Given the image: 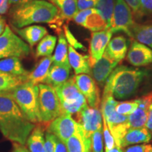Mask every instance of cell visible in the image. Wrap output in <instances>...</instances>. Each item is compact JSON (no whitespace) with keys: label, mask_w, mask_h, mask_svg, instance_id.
Here are the masks:
<instances>
[{"label":"cell","mask_w":152,"mask_h":152,"mask_svg":"<svg viewBox=\"0 0 152 152\" xmlns=\"http://www.w3.org/2000/svg\"><path fill=\"white\" fill-rule=\"evenodd\" d=\"M58 44L54 55L52 56V60L54 64L62 65L71 67L68 61V42L64 35V32H58Z\"/></svg>","instance_id":"484cf974"},{"label":"cell","mask_w":152,"mask_h":152,"mask_svg":"<svg viewBox=\"0 0 152 152\" xmlns=\"http://www.w3.org/2000/svg\"><path fill=\"white\" fill-rule=\"evenodd\" d=\"M30 53L29 45L6 25L4 30L0 35V58L9 57L23 58Z\"/></svg>","instance_id":"52a82bcc"},{"label":"cell","mask_w":152,"mask_h":152,"mask_svg":"<svg viewBox=\"0 0 152 152\" xmlns=\"http://www.w3.org/2000/svg\"><path fill=\"white\" fill-rule=\"evenodd\" d=\"M8 94L12 97L30 122L34 124L41 123L38 104V85L26 81L15 87Z\"/></svg>","instance_id":"277c9868"},{"label":"cell","mask_w":152,"mask_h":152,"mask_svg":"<svg viewBox=\"0 0 152 152\" xmlns=\"http://www.w3.org/2000/svg\"><path fill=\"white\" fill-rule=\"evenodd\" d=\"M102 118H103V122H102L103 129L102 130H103L104 141L105 143V151H108V150L111 149L115 145V143L113 137L110 132L109 128H108L106 119L103 116H102Z\"/></svg>","instance_id":"d590c367"},{"label":"cell","mask_w":152,"mask_h":152,"mask_svg":"<svg viewBox=\"0 0 152 152\" xmlns=\"http://www.w3.org/2000/svg\"><path fill=\"white\" fill-rule=\"evenodd\" d=\"M132 38L152 49V22L146 23H134L131 29Z\"/></svg>","instance_id":"d4e9b609"},{"label":"cell","mask_w":152,"mask_h":152,"mask_svg":"<svg viewBox=\"0 0 152 152\" xmlns=\"http://www.w3.org/2000/svg\"><path fill=\"white\" fill-rule=\"evenodd\" d=\"M6 27V23L4 18L2 16H0V35L3 33Z\"/></svg>","instance_id":"bcb514c9"},{"label":"cell","mask_w":152,"mask_h":152,"mask_svg":"<svg viewBox=\"0 0 152 152\" xmlns=\"http://www.w3.org/2000/svg\"><path fill=\"white\" fill-rule=\"evenodd\" d=\"M142 14L144 16H152V0H140Z\"/></svg>","instance_id":"ab89813d"},{"label":"cell","mask_w":152,"mask_h":152,"mask_svg":"<svg viewBox=\"0 0 152 152\" xmlns=\"http://www.w3.org/2000/svg\"><path fill=\"white\" fill-rule=\"evenodd\" d=\"M9 20L14 28H22L35 23L61 25L64 20L58 9L46 0H31L27 3L13 7Z\"/></svg>","instance_id":"7a4b0ae2"},{"label":"cell","mask_w":152,"mask_h":152,"mask_svg":"<svg viewBox=\"0 0 152 152\" xmlns=\"http://www.w3.org/2000/svg\"><path fill=\"white\" fill-rule=\"evenodd\" d=\"M68 61L77 75L90 73L91 67L89 56L80 54L70 45L68 46Z\"/></svg>","instance_id":"d6986e66"},{"label":"cell","mask_w":152,"mask_h":152,"mask_svg":"<svg viewBox=\"0 0 152 152\" xmlns=\"http://www.w3.org/2000/svg\"><path fill=\"white\" fill-rule=\"evenodd\" d=\"M30 1H31V0H9V6L12 5L13 7H16V6L27 3Z\"/></svg>","instance_id":"f6af8a7d"},{"label":"cell","mask_w":152,"mask_h":152,"mask_svg":"<svg viewBox=\"0 0 152 152\" xmlns=\"http://www.w3.org/2000/svg\"><path fill=\"white\" fill-rule=\"evenodd\" d=\"M27 80L26 76H13L8 74L0 73V95L8 94L15 87Z\"/></svg>","instance_id":"f1b7e54d"},{"label":"cell","mask_w":152,"mask_h":152,"mask_svg":"<svg viewBox=\"0 0 152 152\" xmlns=\"http://www.w3.org/2000/svg\"><path fill=\"white\" fill-rule=\"evenodd\" d=\"M112 32L109 28L100 31L92 32L90 42V67L103 56L107 45L111 39Z\"/></svg>","instance_id":"7c38bea8"},{"label":"cell","mask_w":152,"mask_h":152,"mask_svg":"<svg viewBox=\"0 0 152 152\" xmlns=\"http://www.w3.org/2000/svg\"><path fill=\"white\" fill-rule=\"evenodd\" d=\"M9 9V0H0V16L6 14Z\"/></svg>","instance_id":"b9f144b4"},{"label":"cell","mask_w":152,"mask_h":152,"mask_svg":"<svg viewBox=\"0 0 152 152\" xmlns=\"http://www.w3.org/2000/svg\"><path fill=\"white\" fill-rule=\"evenodd\" d=\"M54 152H68L66 144L61 141L59 139L57 138L56 137L55 138Z\"/></svg>","instance_id":"60d3db41"},{"label":"cell","mask_w":152,"mask_h":152,"mask_svg":"<svg viewBox=\"0 0 152 152\" xmlns=\"http://www.w3.org/2000/svg\"><path fill=\"white\" fill-rule=\"evenodd\" d=\"M35 127L10 95H0V132L4 137L15 143L25 145Z\"/></svg>","instance_id":"6da1fadb"},{"label":"cell","mask_w":152,"mask_h":152,"mask_svg":"<svg viewBox=\"0 0 152 152\" xmlns=\"http://www.w3.org/2000/svg\"><path fill=\"white\" fill-rule=\"evenodd\" d=\"M71 68L68 66L52 64L44 84L50 85L54 88L62 85L69 78Z\"/></svg>","instance_id":"603a6c76"},{"label":"cell","mask_w":152,"mask_h":152,"mask_svg":"<svg viewBox=\"0 0 152 152\" xmlns=\"http://www.w3.org/2000/svg\"><path fill=\"white\" fill-rule=\"evenodd\" d=\"M127 61L135 67L146 66L152 64V49L134 40L127 54Z\"/></svg>","instance_id":"5bb4252c"},{"label":"cell","mask_w":152,"mask_h":152,"mask_svg":"<svg viewBox=\"0 0 152 152\" xmlns=\"http://www.w3.org/2000/svg\"><path fill=\"white\" fill-rule=\"evenodd\" d=\"M75 121L80 125L87 137L102 128V115L99 108H92L88 105L75 114Z\"/></svg>","instance_id":"9c48e42d"},{"label":"cell","mask_w":152,"mask_h":152,"mask_svg":"<svg viewBox=\"0 0 152 152\" xmlns=\"http://www.w3.org/2000/svg\"><path fill=\"white\" fill-rule=\"evenodd\" d=\"M118 64V63L104 52L102 58L91 66L90 73L97 85L101 87L104 86L107 79Z\"/></svg>","instance_id":"4fadbf2b"},{"label":"cell","mask_w":152,"mask_h":152,"mask_svg":"<svg viewBox=\"0 0 152 152\" xmlns=\"http://www.w3.org/2000/svg\"><path fill=\"white\" fill-rule=\"evenodd\" d=\"M52 63L53 60L52 56L43 57L38 62L33 71L28 72L27 80L31 82L35 85L44 84Z\"/></svg>","instance_id":"44dd1931"},{"label":"cell","mask_w":152,"mask_h":152,"mask_svg":"<svg viewBox=\"0 0 152 152\" xmlns=\"http://www.w3.org/2000/svg\"><path fill=\"white\" fill-rule=\"evenodd\" d=\"M63 29H64V35H65L66 41H67V42H68V44H69L70 46H71L75 49H80V50L83 51L87 50L84 45L80 42L75 37V36L73 35V33H72V32L71 31V30L69 29V28H68L67 25H64V27H63Z\"/></svg>","instance_id":"e575fe53"},{"label":"cell","mask_w":152,"mask_h":152,"mask_svg":"<svg viewBox=\"0 0 152 152\" xmlns=\"http://www.w3.org/2000/svg\"><path fill=\"white\" fill-rule=\"evenodd\" d=\"M75 80L76 85L85 96L88 106L92 108L99 107L100 92L94 79L88 74H79L75 76Z\"/></svg>","instance_id":"8fae6325"},{"label":"cell","mask_w":152,"mask_h":152,"mask_svg":"<svg viewBox=\"0 0 152 152\" xmlns=\"http://www.w3.org/2000/svg\"><path fill=\"white\" fill-rule=\"evenodd\" d=\"M13 152H30V151L25 147V145H21V144L16 143L14 144Z\"/></svg>","instance_id":"ee69618b"},{"label":"cell","mask_w":152,"mask_h":152,"mask_svg":"<svg viewBox=\"0 0 152 152\" xmlns=\"http://www.w3.org/2000/svg\"><path fill=\"white\" fill-rule=\"evenodd\" d=\"M15 29L23 40L26 42L30 47H34L37 45L48 33L46 28L38 25H31L22 28Z\"/></svg>","instance_id":"ac0fdd59"},{"label":"cell","mask_w":152,"mask_h":152,"mask_svg":"<svg viewBox=\"0 0 152 152\" xmlns=\"http://www.w3.org/2000/svg\"><path fill=\"white\" fill-rule=\"evenodd\" d=\"M79 126L71 115L62 113L49 123L47 132L52 133L66 144L68 139L77 132Z\"/></svg>","instance_id":"30bf717a"},{"label":"cell","mask_w":152,"mask_h":152,"mask_svg":"<svg viewBox=\"0 0 152 152\" xmlns=\"http://www.w3.org/2000/svg\"><path fill=\"white\" fill-rule=\"evenodd\" d=\"M104 140L102 128L94 132L91 135V151L104 152Z\"/></svg>","instance_id":"836d02e7"},{"label":"cell","mask_w":152,"mask_h":152,"mask_svg":"<svg viewBox=\"0 0 152 152\" xmlns=\"http://www.w3.org/2000/svg\"><path fill=\"white\" fill-rule=\"evenodd\" d=\"M45 133L40 125L34 128L27 140L30 152H45Z\"/></svg>","instance_id":"83f0119b"},{"label":"cell","mask_w":152,"mask_h":152,"mask_svg":"<svg viewBox=\"0 0 152 152\" xmlns=\"http://www.w3.org/2000/svg\"><path fill=\"white\" fill-rule=\"evenodd\" d=\"M138 105V99L126 102H121L118 103L115 107V111L121 115H129L135 111Z\"/></svg>","instance_id":"d6a6232c"},{"label":"cell","mask_w":152,"mask_h":152,"mask_svg":"<svg viewBox=\"0 0 152 152\" xmlns=\"http://www.w3.org/2000/svg\"><path fill=\"white\" fill-rule=\"evenodd\" d=\"M82 26L92 32L100 31V30L108 28L107 24L105 20L94 8L92 9L90 14L86 17L84 23Z\"/></svg>","instance_id":"f546056e"},{"label":"cell","mask_w":152,"mask_h":152,"mask_svg":"<svg viewBox=\"0 0 152 152\" xmlns=\"http://www.w3.org/2000/svg\"><path fill=\"white\" fill-rule=\"evenodd\" d=\"M138 102L139 105L135 111L128 115L129 129L145 127L149 106L152 104V92L138 98Z\"/></svg>","instance_id":"2e32d148"},{"label":"cell","mask_w":152,"mask_h":152,"mask_svg":"<svg viewBox=\"0 0 152 152\" xmlns=\"http://www.w3.org/2000/svg\"><path fill=\"white\" fill-rule=\"evenodd\" d=\"M68 152H92L91 138L87 137L80 125L73 136L66 142Z\"/></svg>","instance_id":"7402d4cb"},{"label":"cell","mask_w":152,"mask_h":152,"mask_svg":"<svg viewBox=\"0 0 152 152\" xmlns=\"http://www.w3.org/2000/svg\"><path fill=\"white\" fill-rule=\"evenodd\" d=\"M54 89L59 99L62 113L75 115L85 106L88 105L85 96L76 85L74 75Z\"/></svg>","instance_id":"5b68a950"},{"label":"cell","mask_w":152,"mask_h":152,"mask_svg":"<svg viewBox=\"0 0 152 152\" xmlns=\"http://www.w3.org/2000/svg\"><path fill=\"white\" fill-rule=\"evenodd\" d=\"M115 0H97L94 9L99 13L107 24L108 28L110 26L111 19L115 5Z\"/></svg>","instance_id":"1f68e13d"},{"label":"cell","mask_w":152,"mask_h":152,"mask_svg":"<svg viewBox=\"0 0 152 152\" xmlns=\"http://www.w3.org/2000/svg\"><path fill=\"white\" fill-rule=\"evenodd\" d=\"M123 1L130 7L134 18L139 19L143 17L140 7V0H123Z\"/></svg>","instance_id":"74e56055"},{"label":"cell","mask_w":152,"mask_h":152,"mask_svg":"<svg viewBox=\"0 0 152 152\" xmlns=\"http://www.w3.org/2000/svg\"><path fill=\"white\" fill-rule=\"evenodd\" d=\"M39 113L40 122L49 123L62 114L59 99L52 86L47 84H39Z\"/></svg>","instance_id":"8992f818"},{"label":"cell","mask_w":152,"mask_h":152,"mask_svg":"<svg viewBox=\"0 0 152 152\" xmlns=\"http://www.w3.org/2000/svg\"><path fill=\"white\" fill-rule=\"evenodd\" d=\"M134 23L133 14L128 5L123 0H115L109 28L112 33L123 32L132 37L131 29Z\"/></svg>","instance_id":"ba28073f"},{"label":"cell","mask_w":152,"mask_h":152,"mask_svg":"<svg viewBox=\"0 0 152 152\" xmlns=\"http://www.w3.org/2000/svg\"><path fill=\"white\" fill-rule=\"evenodd\" d=\"M147 75L145 70L121 66L113 70L104 85L103 95H112L117 99L133 96Z\"/></svg>","instance_id":"3957f363"},{"label":"cell","mask_w":152,"mask_h":152,"mask_svg":"<svg viewBox=\"0 0 152 152\" xmlns=\"http://www.w3.org/2000/svg\"><path fill=\"white\" fill-rule=\"evenodd\" d=\"M145 128H147L150 132H152V104L150 105L149 111H148V115L147 122L145 124Z\"/></svg>","instance_id":"7bdbcfd3"},{"label":"cell","mask_w":152,"mask_h":152,"mask_svg":"<svg viewBox=\"0 0 152 152\" xmlns=\"http://www.w3.org/2000/svg\"><path fill=\"white\" fill-rule=\"evenodd\" d=\"M0 73L13 76H26L28 71L23 68L20 58L9 57L0 60Z\"/></svg>","instance_id":"cb8c5ba5"},{"label":"cell","mask_w":152,"mask_h":152,"mask_svg":"<svg viewBox=\"0 0 152 152\" xmlns=\"http://www.w3.org/2000/svg\"><path fill=\"white\" fill-rule=\"evenodd\" d=\"M105 152H123V151L122 150V147H118V146H117L116 144H115L111 149L108 150V151H105Z\"/></svg>","instance_id":"7dc6e473"},{"label":"cell","mask_w":152,"mask_h":152,"mask_svg":"<svg viewBox=\"0 0 152 152\" xmlns=\"http://www.w3.org/2000/svg\"><path fill=\"white\" fill-rule=\"evenodd\" d=\"M103 117L106 119L108 128L113 137L115 144L121 147V141L129 130L128 115H121L114 111Z\"/></svg>","instance_id":"9a60e30c"},{"label":"cell","mask_w":152,"mask_h":152,"mask_svg":"<svg viewBox=\"0 0 152 152\" xmlns=\"http://www.w3.org/2000/svg\"><path fill=\"white\" fill-rule=\"evenodd\" d=\"M152 138L151 132L147 128L129 129L121 141V147H127L149 142Z\"/></svg>","instance_id":"ffe728a7"},{"label":"cell","mask_w":152,"mask_h":152,"mask_svg":"<svg viewBox=\"0 0 152 152\" xmlns=\"http://www.w3.org/2000/svg\"><path fill=\"white\" fill-rule=\"evenodd\" d=\"M58 9L59 16L63 20H72L78 11L77 0H50Z\"/></svg>","instance_id":"4316f807"},{"label":"cell","mask_w":152,"mask_h":152,"mask_svg":"<svg viewBox=\"0 0 152 152\" xmlns=\"http://www.w3.org/2000/svg\"><path fill=\"white\" fill-rule=\"evenodd\" d=\"M128 50V41L124 35H117L110 39L105 52L118 63L125 58Z\"/></svg>","instance_id":"e0dca14e"},{"label":"cell","mask_w":152,"mask_h":152,"mask_svg":"<svg viewBox=\"0 0 152 152\" xmlns=\"http://www.w3.org/2000/svg\"><path fill=\"white\" fill-rule=\"evenodd\" d=\"M97 0H77V7L78 11L94 8Z\"/></svg>","instance_id":"f35d334b"},{"label":"cell","mask_w":152,"mask_h":152,"mask_svg":"<svg viewBox=\"0 0 152 152\" xmlns=\"http://www.w3.org/2000/svg\"><path fill=\"white\" fill-rule=\"evenodd\" d=\"M123 152H152V140L127 147Z\"/></svg>","instance_id":"8d00e7d4"},{"label":"cell","mask_w":152,"mask_h":152,"mask_svg":"<svg viewBox=\"0 0 152 152\" xmlns=\"http://www.w3.org/2000/svg\"><path fill=\"white\" fill-rule=\"evenodd\" d=\"M57 37L54 35H47L38 43L36 48V57L52 56L56 45Z\"/></svg>","instance_id":"4dcf8cb0"}]
</instances>
